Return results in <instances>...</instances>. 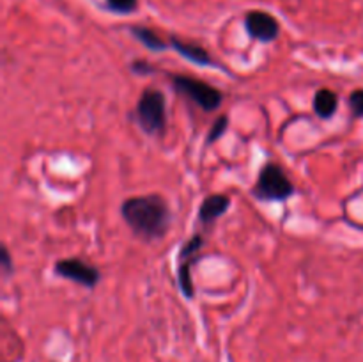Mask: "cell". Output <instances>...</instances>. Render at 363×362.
Returning <instances> with one entry per match:
<instances>
[{"label":"cell","mask_w":363,"mask_h":362,"mask_svg":"<svg viewBox=\"0 0 363 362\" xmlns=\"http://www.w3.org/2000/svg\"><path fill=\"white\" fill-rule=\"evenodd\" d=\"M121 216L140 240H162L170 229L169 202L160 194L135 195L121 204Z\"/></svg>","instance_id":"1"},{"label":"cell","mask_w":363,"mask_h":362,"mask_svg":"<svg viewBox=\"0 0 363 362\" xmlns=\"http://www.w3.org/2000/svg\"><path fill=\"white\" fill-rule=\"evenodd\" d=\"M294 192L296 188L287 177L286 170L279 163L268 162L262 165L252 194L259 201H287Z\"/></svg>","instance_id":"2"},{"label":"cell","mask_w":363,"mask_h":362,"mask_svg":"<svg viewBox=\"0 0 363 362\" xmlns=\"http://www.w3.org/2000/svg\"><path fill=\"white\" fill-rule=\"evenodd\" d=\"M137 121L149 135L162 133L167 128V98L160 89H144L135 106Z\"/></svg>","instance_id":"3"},{"label":"cell","mask_w":363,"mask_h":362,"mask_svg":"<svg viewBox=\"0 0 363 362\" xmlns=\"http://www.w3.org/2000/svg\"><path fill=\"white\" fill-rule=\"evenodd\" d=\"M170 80H172L174 89H176L181 96H184V98H188L190 102H194L195 105L201 106L204 112H213V110H216L223 103L222 91L213 87V85H209L208 82L188 77V75H172Z\"/></svg>","instance_id":"4"},{"label":"cell","mask_w":363,"mask_h":362,"mask_svg":"<svg viewBox=\"0 0 363 362\" xmlns=\"http://www.w3.org/2000/svg\"><path fill=\"white\" fill-rule=\"evenodd\" d=\"M53 270L62 279L77 283L84 287H91V290L98 286L99 279H101V273H99V270L96 266L89 265V263L82 261L78 258L60 259V261H57L53 265Z\"/></svg>","instance_id":"5"},{"label":"cell","mask_w":363,"mask_h":362,"mask_svg":"<svg viewBox=\"0 0 363 362\" xmlns=\"http://www.w3.org/2000/svg\"><path fill=\"white\" fill-rule=\"evenodd\" d=\"M245 31L254 41L272 43L280 35V23L266 11H250L245 16Z\"/></svg>","instance_id":"6"},{"label":"cell","mask_w":363,"mask_h":362,"mask_svg":"<svg viewBox=\"0 0 363 362\" xmlns=\"http://www.w3.org/2000/svg\"><path fill=\"white\" fill-rule=\"evenodd\" d=\"M169 43H170V48L176 50V52L179 53L181 57H184V59L190 60V62L197 64V66H201V67H211V66L213 67H220L218 64L215 62V59L209 55L208 50L202 48L201 45H195V43H188V41H184V39L176 38V35H170Z\"/></svg>","instance_id":"7"},{"label":"cell","mask_w":363,"mask_h":362,"mask_svg":"<svg viewBox=\"0 0 363 362\" xmlns=\"http://www.w3.org/2000/svg\"><path fill=\"white\" fill-rule=\"evenodd\" d=\"M230 208V197L225 194H211L202 201L201 208H199V220L201 224L208 226V224L215 222L220 216L227 213Z\"/></svg>","instance_id":"8"},{"label":"cell","mask_w":363,"mask_h":362,"mask_svg":"<svg viewBox=\"0 0 363 362\" xmlns=\"http://www.w3.org/2000/svg\"><path fill=\"white\" fill-rule=\"evenodd\" d=\"M130 32L138 43H142L151 52H165L167 48H170L169 41L162 39L152 28L144 27V25H131Z\"/></svg>","instance_id":"9"},{"label":"cell","mask_w":363,"mask_h":362,"mask_svg":"<svg viewBox=\"0 0 363 362\" xmlns=\"http://www.w3.org/2000/svg\"><path fill=\"white\" fill-rule=\"evenodd\" d=\"M339 96L332 89H319L314 94V112L321 119H330L337 112Z\"/></svg>","instance_id":"10"},{"label":"cell","mask_w":363,"mask_h":362,"mask_svg":"<svg viewBox=\"0 0 363 362\" xmlns=\"http://www.w3.org/2000/svg\"><path fill=\"white\" fill-rule=\"evenodd\" d=\"M197 256H190V258H179V268H177V280H179L181 293L186 298H194V283H191V265L195 263Z\"/></svg>","instance_id":"11"},{"label":"cell","mask_w":363,"mask_h":362,"mask_svg":"<svg viewBox=\"0 0 363 362\" xmlns=\"http://www.w3.org/2000/svg\"><path fill=\"white\" fill-rule=\"evenodd\" d=\"M105 6L116 14H131L137 11L138 0H105Z\"/></svg>","instance_id":"12"},{"label":"cell","mask_w":363,"mask_h":362,"mask_svg":"<svg viewBox=\"0 0 363 362\" xmlns=\"http://www.w3.org/2000/svg\"><path fill=\"white\" fill-rule=\"evenodd\" d=\"M227 128H229V117L218 116L215 119V123H213V126H211V130H209L208 137H206V142H208V144H213V142H216L218 138H222L223 135H225Z\"/></svg>","instance_id":"13"},{"label":"cell","mask_w":363,"mask_h":362,"mask_svg":"<svg viewBox=\"0 0 363 362\" xmlns=\"http://www.w3.org/2000/svg\"><path fill=\"white\" fill-rule=\"evenodd\" d=\"M350 106L353 116L363 117V89H357L350 94Z\"/></svg>","instance_id":"14"},{"label":"cell","mask_w":363,"mask_h":362,"mask_svg":"<svg viewBox=\"0 0 363 362\" xmlns=\"http://www.w3.org/2000/svg\"><path fill=\"white\" fill-rule=\"evenodd\" d=\"M0 266H2L4 273L13 272V259H11V254H9V251H7L6 245L0 248Z\"/></svg>","instance_id":"15"},{"label":"cell","mask_w":363,"mask_h":362,"mask_svg":"<svg viewBox=\"0 0 363 362\" xmlns=\"http://www.w3.org/2000/svg\"><path fill=\"white\" fill-rule=\"evenodd\" d=\"M131 70H133L135 73H138V75L155 73V67H152L151 64L145 62V60H135V62L131 64Z\"/></svg>","instance_id":"16"}]
</instances>
